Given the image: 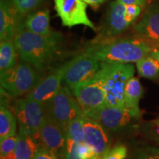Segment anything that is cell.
I'll return each mask as SVG.
<instances>
[{
  "label": "cell",
  "instance_id": "6da1fadb",
  "mask_svg": "<svg viewBox=\"0 0 159 159\" xmlns=\"http://www.w3.org/2000/svg\"><path fill=\"white\" fill-rule=\"evenodd\" d=\"M13 42L20 58L39 71H43L48 69L61 55L63 35L55 31L47 35L32 33L21 22Z\"/></svg>",
  "mask_w": 159,
  "mask_h": 159
},
{
  "label": "cell",
  "instance_id": "7a4b0ae2",
  "mask_svg": "<svg viewBox=\"0 0 159 159\" xmlns=\"http://www.w3.org/2000/svg\"><path fill=\"white\" fill-rule=\"evenodd\" d=\"M152 49L148 41L136 37L91 44L84 52L100 62L130 63L148 56Z\"/></svg>",
  "mask_w": 159,
  "mask_h": 159
},
{
  "label": "cell",
  "instance_id": "3957f363",
  "mask_svg": "<svg viewBox=\"0 0 159 159\" xmlns=\"http://www.w3.org/2000/svg\"><path fill=\"white\" fill-rule=\"evenodd\" d=\"M99 73L102 80L106 105L125 108V89L129 79L134 75V66L130 63L102 62Z\"/></svg>",
  "mask_w": 159,
  "mask_h": 159
},
{
  "label": "cell",
  "instance_id": "277c9868",
  "mask_svg": "<svg viewBox=\"0 0 159 159\" xmlns=\"http://www.w3.org/2000/svg\"><path fill=\"white\" fill-rule=\"evenodd\" d=\"M43 108L45 116L61 126L65 132L69 123L83 113L72 91L65 85Z\"/></svg>",
  "mask_w": 159,
  "mask_h": 159
},
{
  "label": "cell",
  "instance_id": "5b68a950",
  "mask_svg": "<svg viewBox=\"0 0 159 159\" xmlns=\"http://www.w3.org/2000/svg\"><path fill=\"white\" fill-rule=\"evenodd\" d=\"M39 71L25 61L1 75V89L12 97L29 94L41 80Z\"/></svg>",
  "mask_w": 159,
  "mask_h": 159
},
{
  "label": "cell",
  "instance_id": "8992f818",
  "mask_svg": "<svg viewBox=\"0 0 159 159\" xmlns=\"http://www.w3.org/2000/svg\"><path fill=\"white\" fill-rule=\"evenodd\" d=\"M63 66V82L65 85L71 90L92 78L100 69L102 62L83 52L64 63Z\"/></svg>",
  "mask_w": 159,
  "mask_h": 159
},
{
  "label": "cell",
  "instance_id": "52a82bcc",
  "mask_svg": "<svg viewBox=\"0 0 159 159\" xmlns=\"http://www.w3.org/2000/svg\"><path fill=\"white\" fill-rule=\"evenodd\" d=\"M14 112L19 128L35 139L44 119L43 105L26 97L16 101Z\"/></svg>",
  "mask_w": 159,
  "mask_h": 159
},
{
  "label": "cell",
  "instance_id": "ba28073f",
  "mask_svg": "<svg viewBox=\"0 0 159 159\" xmlns=\"http://www.w3.org/2000/svg\"><path fill=\"white\" fill-rule=\"evenodd\" d=\"M71 91L85 114L106 105L105 89L99 71L89 81Z\"/></svg>",
  "mask_w": 159,
  "mask_h": 159
},
{
  "label": "cell",
  "instance_id": "9c48e42d",
  "mask_svg": "<svg viewBox=\"0 0 159 159\" xmlns=\"http://www.w3.org/2000/svg\"><path fill=\"white\" fill-rule=\"evenodd\" d=\"M130 25L125 16V5L115 0L110 4L104 22L91 44L116 39Z\"/></svg>",
  "mask_w": 159,
  "mask_h": 159
},
{
  "label": "cell",
  "instance_id": "30bf717a",
  "mask_svg": "<svg viewBox=\"0 0 159 159\" xmlns=\"http://www.w3.org/2000/svg\"><path fill=\"white\" fill-rule=\"evenodd\" d=\"M54 3L57 16L64 27L83 25L96 30L87 14L88 5L83 0H54Z\"/></svg>",
  "mask_w": 159,
  "mask_h": 159
},
{
  "label": "cell",
  "instance_id": "8fae6325",
  "mask_svg": "<svg viewBox=\"0 0 159 159\" xmlns=\"http://www.w3.org/2000/svg\"><path fill=\"white\" fill-rule=\"evenodd\" d=\"M98 122L108 132L115 133L126 128L134 119L128 109L105 105L85 114Z\"/></svg>",
  "mask_w": 159,
  "mask_h": 159
},
{
  "label": "cell",
  "instance_id": "7c38bea8",
  "mask_svg": "<svg viewBox=\"0 0 159 159\" xmlns=\"http://www.w3.org/2000/svg\"><path fill=\"white\" fill-rule=\"evenodd\" d=\"M35 139L39 140L41 148L47 149L57 157H63L66 144L65 130L45 116Z\"/></svg>",
  "mask_w": 159,
  "mask_h": 159
},
{
  "label": "cell",
  "instance_id": "4fadbf2b",
  "mask_svg": "<svg viewBox=\"0 0 159 159\" xmlns=\"http://www.w3.org/2000/svg\"><path fill=\"white\" fill-rule=\"evenodd\" d=\"M108 131L94 119L83 116L84 142L98 156L99 158L111 148Z\"/></svg>",
  "mask_w": 159,
  "mask_h": 159
},
{
  "label": "cell",
  "instance_id": "5bb4252c",
  "mask_svg": "<svg viewBox=\"0 0 159 159\" xmlns=\"http://www.w3.org/2000/svg\"><path fill=\"white\" fill-rule=\"evenodd\" d=\"M64 77V66L55 69L52 72L41 79L38 85L32 90L27 96L40 104L44 105L55 97L61 88Z\"/></svg>",
  "mask_w": 159,
  "mask_h": 159
},
{
  "label": "cell",
  "instance_id": "9a60e30c",
  "mask_svg": "<svg viewBox=\"0 0 159 159\" xmlns=\"http://www.w3.org/2000/svg\"><path fill=\"white\" fill-rule=\"evenodd\" d=\"M23 19L19 12L7 0L0 1V40L13 41Z\"/></svg>",
  "mask_w": 159,
  "mask_h": 159
},
{
  "label": "cell",
  "instance_id": "2e32d148",
  "mask_svg": "<svg viewBox=\"0 0 159 159\" xmlns=\"http://www.w3.org/2000/svg\"><path fill=\"white\" fill-rule=\"evenodd\" d=\"M136 37L152 42L159 40V6L151 7L135 26Z\"/></svg>",
  "mask_w": 159,
  "mask_h": 159
},
{
  "label": "cell",
  "instance_id": "e0dca14e",
  "mask_svg": "<svg viewBox=\"0 0 159 159\" xmlns=\"http://www.w3.org/2000/svg\"><path fill=\"white\" fill-rule=\"evenodd\" d=\"M144 89L140 81L132 77L127 83L124 92L125 107L130 111L134 119H139L142 115L139 108V101L143 96Z\"/></svg>",
  "mask_w": 159,
  "mask_h": 159
},
{
  "label": "cell",
  "instance_id": "ac0fdd59",
  "mask_svg": "<svg viewBox=\"0 0 159 159\" xmlns=\"http://www.w3.org/2000/svg\"><path fill=\"white\" fill-rule=\"evenodd\" d=\"M17 136L16 147L9 159H33L39 150V143L27 131L21 128H19Z\"/></svg>",
  "mask_w": 159,
  "mask_h": 159
},
{
  "label": "cell",
  "instance_id": "d6986e66",
  "mask_svg": "<svg viewBox=\"0 0 159 159\" xmlns=\"http://www.w3.org/2000/svg\"><path fill=\"white\" fill-rule=\"evenodd\" d=\"M49 21V10L43 9L27 15L22 23L24 27L32 33L47 35L52 32L50 30Z\"/></svg>",
  "mask_w": 159,
  "mask_h": 159
},
{
  "label": "cell",
  "instance_id": "ffe728a7",
  "mask_svg": "<svg viewBox=\"0 0 159 159\" xmlns=\"http://www.w3.org/2000/svg\"><path fill=\"white\" fill-rule=\"evenodd\" d=\"M18 52L13 41H4L0 43V75L13 68L17 62Z\"/></svg>",
  "mask_w": 159,
  "mask_h": 159
},
{
  "label": "cell",
  "instance_id": "44dd1931",
  "mask_svg": "<svg viewBox=\"0 0 159 159\" xmlns=\"http://www.w3.org/2000/svg\"><path fill=\"white\" fill-rule=\"evenodd\" d=\"M16 115L2 102L0 108V141L16 135Z\"/></svg>",
  "mask_w": 159,
  "mask_h": 159
},
{
  "label": "cell",
  "instance_id": "7402d4cb",
  "mask_svg": "<svg viewBox=\"0 0 159 159\" xmlns=\"http://www.w3.org/2000/svg\"><path fill=\"white\" fill-rule=\"evenodd\" d=\"M136 69L141 77L156 82L159 80V62L150 55L137 61Z\"/></svg>",
  "mask_w": 159,
  "mask_h": 159
},
{
  "label": "cell",
  "instance_id": "603a6c76",
  "mask_svg": "<svg viewBox=\"0 0 159 159\" xmlns=\"http://www.w3.org/2000/svg\"><path fill=\"white\" fill-rule=\"evenodd\" d=\"M84 113L78 115L69 123L66 130V139L80 144L84 142L83 134V116Z\"/></svg>",
  "mask_w": 159,
  "mask_h": 159
},
{
  "label": "cell",
  "instance_id": "cb8c5ba5",
  "mask_svg": "<svg viewBox=\"0 0 159 159\" xmlns=\"http://www.w3.org/2000/svg\"><path fill=\"white\" fill-rule=\"evenodd\" d=\"M19 12L21 16H26L43 3V0H7Z\"/></svg>",
  "mask_w": 159,
  "mask_h": 159
},
{
  "label": "cell",
  "instance_id": "d4e9b609",
  "mask_svg": "<svg viewBox=\"0 0 159 159\" xmlns=\"http://www.w3.org/2000/svg\"><path fill=\"white\" fill-rule=\"evenodd\" d=\"M142 132L147 138L159 143V118L144 123Z\"/></svg>",
  "mask_w": 159,
  "mask_h": 159
},
{
  "label": "cell",
  "instance_id": "484cf974",
  "mask_svg": "<svg viewBox=\"0 0 159 159\" xmlns=\"http://www.w3.org/2000/svg\"><path fill=\"white\" fill-rule=\"evenodd\" d=\"M18 136H8L0 141V153L2 158H8L14 152L16 147Z\"/></svg>",
  "mask_w": 159,
  "mask_h": 159
},
{
  "label": "cell",
  "instance_id": "4316f807",
  "mask_svg": "<svg viewBox=\"0 0 159 159\" xmlns=\"http://www.w3.org/2000/svg\"><path fill=\"white\" fill-rule=\"evenodd\" d=\"M128 155V149L124 144H117L110 148L99 159H125Z\"/></svg>",
  "mask_w": 159,
  "mask_h": 159
},
{
  "label": "cell",
  "instance_id": "83f0119b",
  "mask_svg": "<svg viewBox=\"0 0 159 159\" xmlns=\"http://www.w3.org/2000/svg\"><path fill=\"white\" fill-rule=\"evenodd\" d=\"M77 143L66 139V144L63 159H81L77 152Z\"/></svg>",
  "mask_w": 159,
  "mask_h": 159
},
{
  "label": "cell",
  "instance_id": "f1b7e54d",
  "mask_svg": "<svg viewBox=\"0 0 159 159\" xmlns=\"http://www.w3.org/2000/svg\"><path fill=\"white\" fill-rule=\"evenodd\" d=\"M77 152L81 159H99V157L85 142L77 144Z\"/></svg>",
  "mask_w": 159,
  "mask_h": 159
},
{
  "label": "cell",
  "instance_id": "f546056e",
  "mask_svg": "<svg viewBox=\"0 0 159 159\" xmlns=\"http://www.w3.org/2000/svg\"><path fill=\"white\" fill-rule=\"evenodd\" d=\"M141 12H142L141 6L136 5H125V16L130 25L134 22L137 17L140 15Z\"/></svg>",
  "mask_w": 159,
  "mask_h": 159
},
{
  "label": "cell",
  "instance_id": "4dcf8cb0",
  "mask_svg": "<svg viewBox=\"0 0 159 159\" xmlns=\"http://www.w3.org/2000/svg\"><path fill=\"white\" fill-rule=\"evenodd\" d=\"M136 159H159V148L152 147L144 148L139 151Z\"/></svg>",
  "mask_w": 159,
  "mask_h": 159
},
{
  "label": "cell",
  "instance_id": "1f68e13d",
  "mask_svg": "<svg viewBox=\"0 0 159 159\" xmlns=\"http://www.w3.org/2000/svg\"><path fill=\"white\" fill-rule=\"evenodd\" d=\"M33 159H59L58 157L55 156L54 153L49 151L47 149H44L40 147L36 154L35 155Z\"/></svg>",
  "mask_w": 159,
  "mask_h": 159
},
{
  "label": "cell",
  "instance_id": "d6a6232c",
  "mask_svg": "<svg viewBox=\"0 0 159 159\" xmlns=\"http://www.w3.org/2000/svg\"><path fill=\"white\" fill-rule=\"evenodd\" d=\"M116 1L125 5H136L142 7V6H144L146 4L148 0H116Z\"/></svg>",
  "mask_w": 159,
  "mask_h": 159
},
{
  "label": "cell",
  "instance_id": "836d02e7",
  "mask_svg": "<svg viewBox=\"0 0 159 159\" xmlns=\"http://www.w3.org/2000/svg\"><path fill=\"white\" fill-rule=\"evenodd\" d=\"M83 1H84L87 5L97 8V7H98L99 5H102V3L105 2L107 0H83Z\"/></svg>",
  "mask_w": 159,
  "mask_h": 159
},
{
  "label": "cell",
  "instance_id": "e575fe53",
  "mask_svg": "<svg viewBox=\"0 0 159 159\" xmlns=\"http://www.w3.org/2000/svg\"><path fill=\"white\" fill-rule=\"evenodd\" d=\"M149 55L152 57H153V58H155L156 61H158L159 62V49L153 48L152 49V50L150 52V55Z\"/></svg>",
  "mask_w": 159,
  "mask_h": 159
},
{
  "label": "cell",
  "instance_id": "d590c367",
  "mask_svg": "<svg viewBox=\"0 0 159 159\" xmlns=\"http://www.w3.org/2000/svg\"><path fill=\"white\" fill-rule=\"evenodd\" d=\"M151 45V47L152 48H158L159 49V40L158 41H152V42H148Z\"/></svg>",
  "mask_w": 159,
  "mask_h": 159
},
{
  "label": "cell",
  "instance_id": "8d00e7d4",
  "mask_svg": "<svg viewBox=\"0 0 159 159\" xmlns=\"http://www.w3.org/2000/svg\"><path fill=\"white\" fill-rule=\"evenodd\" d=\"M1 159H7V158H2V157H1Z\"/></svg>",
  "mask_w": 159,
  "mask_h": 159
}]
</instances>
